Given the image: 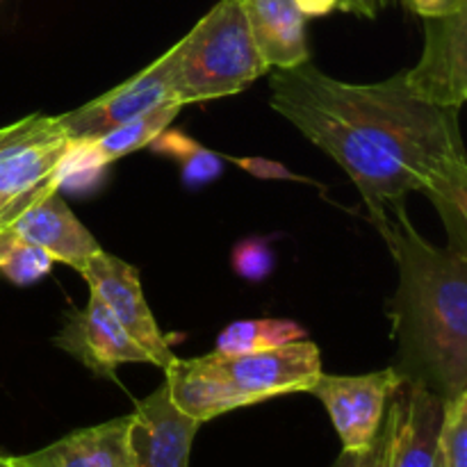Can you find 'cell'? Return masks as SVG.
I'll return each mask as SVG.
<instances>
[{
  "mask_svg": "<svg viewBox=\"0 0 467 467\" xmlns=\"http://www.w3.org/2000/svg\"><path fill=\"white\" fill-rule=\"evenodd\" d=\"M55 260L41 246L21 240L9 228L0 231V274L14 285L26 287L50 274Z\"/></svg>",
  "mask_w": 467,
  "mask_h": 467,
  "instance_id": "18",
  "label": "cell"
},
{
  "mask_svg": "<svg viewBox=\"0 0 467 467\" xmlns=\"http://www.w3.org/2000/svg\"><path fill=\"white\" fill-rule=\"evenodd\" d=\"M308 333L295 319L263 317V319H240L223 328L217 336L219 354H254V351L274 349V347L290 345V342L306 340Z\"/></svg>",
  "mask_w": 467,
  "mask_h": 467,
  "instance_id": "17",
  "label": "cell"
},
{
  "mask_svg": "<svg viewBox=\"0 0 467 467\" xmlns=\"http://www.w3.org/2000/svg\"><path fill=\"white\" fill-rule=\"evenodd\" d=\"M244 171L254 173L255 178H263V181H299V182H310L308 178L299 176V173L290 171L285 164L276 162V160H265V158H231Z\"/></svg>",
  "mask_w": 467,
  "mask_h": 467,
  "instance_id": "23",
  "label": "cell"
},
{
  "mask_svg": "<svg viewBox=\"0 0 467 467\" xmlns=\"http://www.w3.org/2000/svg\"><path fill=\"white\" fill-rule=\"evenodd\" d=\"M445 404L438 392L404 379L388 404V467H438Z\"/></svg>",
  "mask_w": 467,
  "mask_h": 467,
  "instance_id": "10",
  "label": "cell"
},
{
  "mask_svg": "<svg viewBox=\"0 0 467 467\" xmlns=\"http://www.w3.org/2000/svg\"><path fill=\"white\" fill-rule=\"evenodd\" d=\"M431 203L450 233L445 249L420 235L404 203L372 219L400 276L390 301L397 372L451 401L467 388V223L450 201L433 196Z\"/></svg>",
  "mask_w": 467,
  "mask_h": 467,
  "instance_id": "2",
  "label": "cell"
},
{
  "mask_svg": "<svg viewBox=\"0 0 467 467\" xmlns=\"http://www.w3.org/2000/svg\"><path fill=\"white\" fill-rule=\"evenodd\" d=\"M424 21L422 57L406 71V80L422 99L461 109L467 94V0Z\"/></svg>",
  "mask_w": 467,
  "mask_h": 467,
  "instance_id": "8",
  "label": "cell"
},
{
  "mask_svg": "<svg viewBox=\"0 0 467 467\" xmlns=\"http://www.w3.org/2000/svg\"><path fill=\"white\" fill-rule=\"evenodd\" d=\"M459 0H406L410 9L422 18H436L450 12Z\"/></svg>",
  "mask_w": 467,
  "mask_h": 467,
  "instance_id": "25",
  "label": "cell"
},
{
  "mask_svg": "<svg viewBox=\"0 0 467 467\" xmlns=\"http://www.w3.org/2000/svg\"><path fill=\"white\" fill-rule=\"evenodd\" d=\"M71 146L59 117L32 114L0 128V231L46 187Z\"/></svg>",
  "mask_w": 467,
  "mask_h": 467,
  "instance_id": "5",
  "label": "cell"
},
{
  "mask_svg": "<svg viewBox=\"0 0 467 467\" xmlns=\"http://www.w3.org/2000/svg\"><path fill=\"white\" fill-rule=\"evenodd\" d=\"M167 57L173 94L182 105L237 94L269 73L242 0H219Z\"/></svg>",
  "mask_w": 467,
  "mask_h": 467,
  "instance_id": "4",
  "label": "cell"
},
{
  "mask_svg": "<svg viewBox=\"0 0 467 467\" xmlns=\"http://www.w3.org/2000/svg\"><path fill=\"white\" fill-rule=\"evenodd\" d=\"M269 105L345 169L369 214L467 171L459 108L415 94L406 71L358 85L306 62L272 73Z\"/></svg>",
  "mask_w": 467,
  "mask_h": 467,
  "instance_id": "1",
  "label": "cell"
},
{
  "mask_svg": "<svg viewBox=\"0 0 467 467\" xmlns=\"http://www.w3.org/2000/svg\"><path fill=\"white\" fill-rule=\"evenodd\" d=\"M438 467H442V459H441V461H438Z\"/></svg>",
  "mask_w": 467,
  "mask_h": 467,
  "instance_id": "29",
  "label": "cell"
},
{
  "mask_svg": "<svg viewBox=\"0 0 467 467\" xmlns=\"http://www.w3.org/2000/svg\"><path fill=\"white\" fill-rule=\"evenodd\" d=\"M441 459L442 467H467V388L445 404Z\"/></svg>",
  "mask_w": 467,
  "mask_h": 467,
  "instance_id": "19",
  "label": "cell"
},
{
  "mask_svg": "<svg viewBox=\"0 0 467 467\" xmlns=\"http://www.w3.org/2000/svg\"><path fill=\"white\" fill-rule=\"evenodd\" d=\"M18 467H135L130 415L78 429L41 450L14 456Z\"/></svg>",
  "mask_w": 467,
  "mask_h": 467,
  "instance_id": "14",
  "label": "cell"
},
{
  "mask_svg": "<svg viewBox=\"0 0 467 467\" xmlns=\"http://www.w3.org/2000/svg\"><path fill=\"white\" fill-rule=\"evenodd\" d=\"M181 171H182V181H185L187 187H203L208 182L217 181L223 171V162L222 155L213 153L205 146L196 144L190 153L182 155L181 160Z\"/></svg>",
  "mask_w": 467,
  "mask_h": 467,
  "instance_id": "21",
  "label": "cell"
},
{
  "mask_svg": "<svg viewBox=\"0 0 467 467\" xmlns=\"http://www.w3.org/2000/svg\"><path fill=\"white\" fill-rule=\"evenodd\" d=\"M404 381L397 368L360 374V377H337L322 374L310 395L317 397L328 410L342 450H368L381 431L388 404L400 383Z\"/></svg>",
  "mask_w": 467,
  "mask_h": 467,
  "instance_id": "6",
  "label": "cell"
},
{
  "mask_svg": "<svg viewBox=\"0 0 467 467\" xmlns=\"http://www.w3.org/2000/svg\"><path fill=\"white\" fill-rule=\"evenodd\" d=\"M53 345L80 360L87 369L114 381L117 369L130 363H150V356L132 340L130 333L117 322L108 306L89 295L82 308L71 310Z\"/></svg>",
  "mask_w": 467,
  "mask_h": 467,
  "instance_id": "9",
  "label": "cell"
},
{
  "mask_svg": "<svg viewBox=\"0 0 467 467\" xmlns=\"http://www.w3.org/2000/svg\"><path fill=\"white\" fill-rule=\"evenodd\" d=\"M9 231L21 240L41 246L55 263L71 265L80 272L89 258L100 251L87 226L73 214L59 194V185H50L27 203L9 223Z\"/></svg>",
  "mask_w": 467,
  "mask_h": 467,
  "instance_id": "13",
  "label": "cell"
},
{
  "mask_svg": "<svg viewBox=\"0 0 467 467\" xmlns=\"http://www.w3.org/2000/svg\"><path fill=\"white\" fill-rule=\"evenodd\" d=\"M242 5L269 71H285L308 62L306 16L295 0H242Z\"/></svg>",
  "mask_w": 467,
  "mask_h": 467,
  "instance_id": "15",
  "label": "cell"
},
{
  "mask_svg": "<svg viewBox=\"0 0 467 467\" xmlns=\"http://www.w3.org/2000/svg\"><path fill=\"white\" fill-rule=\"evenodd\" d=\"M427 196L429 199L441 196V199L450 201V203L454 205L456 213H459L461 217H463V222L467 223V171L456 173V176L441 181L433 190L427 192Z\"/></svg>",
  "mask_w": 467,
  "mask_h": 467,
  "instance_id": "24",
  "label": "cell"
},
{
  "mask_svg": "<svg viewBox=\"0 0 467 467\" xmlns=\"http://www.w3.org/2000/svg\"><path fill=\"white\" fill-rule=\"evenodd\" d=\"M233 269L246 281H263L274 267V254L265 242L244 240L233 249Z\"/></svg>",
  "mask_w": 467,
  "mask_h": 467,
  "instance_id": "20",
  "label": "cell"
},
{
  "mask_svg": "<svg viewBox=\"0 0 467 467\" xmlns=\"http://www.w3.org/2000/svg\"><path fill=\"white\" fill-rule=\"evenodd\" d=\"M178 100L173 94L171 76H169L167 53L155 59L153 64L132 76L123 85L114 87L108 94L80 105L67 114H59L64 130L71 141L96 140L103 132L121 126L128 119L155 108V105Z\"/></svg>",
  "mask_w": 467,
  "mask_h": 467,
  "instance_id": "11",
  "label": "cell"
},
{
  "mask_svg": "<svg viewBox=\"0 0 467 467\" xmlns=\"http://www.w3.org/2000/svg\"><path fill=\"white\" fill-rule=\"evenodd\" d=\"M82 278L89 285V295H96L117 322L132 336V340L150 356V363L160 369H167L176 356L171 354L167 337L160 331L144 290H141L140 272L126 260L103 249L85 263L80 269Z\"/></svg>",
  "mask_w": 467,
  "mask_h": 467,
  "instance_id": "7",
  "label": "cell"
},
{
  "mask_svg": "<svg viewBox=\"0 0 467 467\" xmlns=\"http://www.w3.org/2000/svg\"><path fill=\"white\" fill-rule=\"evenodd\" d=\"M164 374L173 404L203 424L242 406L310 392L324 372L317 345L306 337L254 354L173 358Z\"/></svg>",
  "mask_w": 467,
  "mask_h": 467,
  "instance_id": "3",
  "label": "cell"
},
{
  "mask_svg": "<svg viewBox=\"0 0 467 467\" xmlns=\"http://www.w3.org/2000/svg\"><path fill=\"white\" fill-rule=\"evenodd\" d=\"M388 451H390V429H388V422L383 420L381 431H379V436L374 438V442L368 450H342V454L337 456L333 467H388Z\"/></svg>",
  "mask_w": 467,
  "mask_h": 467,
  "instance_id": "22",
  "label": "cell"
},
{
  "mask_svg": "<svg viewBox=\"0 0 467 467\" xmlns=\"http://www.w3.org/2000/svg\"><path fill=\"white\" fill-rule=\"evenodd\" d=\"M0 467H18V465H16V461H14V456L0 454Z\"/></svg>",
  "mask_w": 467,
  "mask_h": 467,
  "instance_id": "28",
  "label": "cell"
},
{
  "mask_svg": "<svg viewBox=\"0 0 467 467\" xmlns=\"http://www.w3.org/2000/svg\"><path fill=\"white\" fill-rule=\"evenodd\" d=\"M388 5V0H340L342 12L356 14V16L365 18H377L379 12Z\"/></svg>",
  "mask_w": 467,
  "mask_h": 467,
  "instance_id": "26",
  "label": "cell"
},
{
  "mask_svg": "<svg viewBox=\"0 0 467 467\" xmlns=\"http://www.w3.org/2000/svg\"><path fill=\"white\" fill-rule=\"evenodd\" d=\"M201 422L173 404L167 383L137 401L130 413V451L135 467H190Z\"/></svg>",
  "mask_w": 467,
  "mask_h": 467,
  "instance_id": "12",
  "label": "cell"
},
{
  "mask_svg": "<svg viewBox=\"0 0 467 467\" xmlns=\"http://www.w3.org/2000/svg\"><path fill=\"white\" fill-rule=\"evenodd\" d=\"M182 108L185 105L181 100H169V103L155 105V108L128 119L121 126L103 132L96 140H87V144H89L91 153L99 160L100 167H108V164L123 158V155L135 153V150L153 144L155 137L162 135L171 126V121L178 117Z\"/></svg>",
  "mask_w": 467,
  "mask_h": 467,
  "instance_id": "16",
  "label": "cell"
},
{
  "mask_svg": "<svg viewBox=\"0 0 467 467\" xmlns=\"http://www.w3.org/2000/svg\"><path fill=\"white\" fill-rule=\"evenodd\" d=\"M465 103H467V94H465Z\"/></svg>",
  "mask_w": 467,
  "mask_h": 467,
  "instance_id": "30",
  "label": "cell"
},
{
  "mask_svg": "<svg viewBox=\"0 0 467 467\" xmlns=\"http://www.w3.org/2000/svg\"><path fill=\"white\" fill-rule=\"evenodd\" d=\"M306 18L308 16H327L333 9L340 7V0H295Z\"/></svg>",
  "mask_w": 467,
  "mask_h": 467,
  "instance_id": "27",
  "label": "cell"
}]
</instances>
